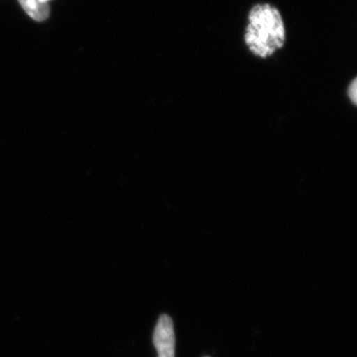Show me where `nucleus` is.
<instances>
[{"mask_svg":"<svg viewBox=\"0 0 357 357\" xmlns=\"http://www.w3.org/2000/svg\"><path fill=\"white\" fill-rule=\"evenodd\" d=\"M243 41L248 50L260 59L272 57L281 50L287 41V31L280 10L268 2L251 7Z\"/></svg>","mask_w":357,"mask_h":357,"instance_id":"nucleus-1","label":"nucleus"},{"mask_svg":"<svg viewBox=\"0 0 357 357\" xmlns=\"http://www.w3.org/2000/svg\"><path fill=\"white\" fill-rule=\"evenodd\" d=\"M357 79H354L351 84H349V89H347V96H349L351 102L356 105L357 98Z\"/></svg>","mask_w":357,"mask_h":357,"instance_id":"nucleus-4","label":"nucleus"},{"mask_svg":"<svg viewBox=\"0 0 357 357\" xmlns=\"http://www.w3.org/2000/svg\"><path fill=\"white\" fill-rule=\"evenodd\" d=\"M18 1L33 20L42 22L48 20L50 15V6L48 2H42L41 0H18Z\"/></svg>","mask_w":357,"mask_h":357,"instance_id":"nucleus-3","label":"nucleus"},{"mask_svg":"<svg viewBox=\"0 0 357 357\" xmlns=\"http://www.w3.org/2000/svg\"><path fill=\"white\" fill-rule=\"evenodd\" d=\"M42 2H48L49 3V1H50V0H41Z\"/></svg>","mask_w":357,"mask_h":357,"instance_id":"nucleus-5","label":"nucleus"},{"mask_svg":"<svg viewBox=\"0 0 357 357\" xmlns=\"http://www.w3.org/2000/svg\"><path fill=\"white\" fill-rule=\"evenodd\" d=\"M204 357H210V356H204Z\"/></svg>","mask_w":357,"mask_h":357,"instance_id":"nucleus-6","label":"nucleus"},{"mask_svg":"<svg viewBox=\"0 0 357 357\" xmlns=\"http://www.w3.org/2000/svg\"><path fill=\"white\" fill-rule=\"evenodd\" d=\"M158 357H175L176 338L172 319L167 314L160 317L153 335Z\"/></svg>","mask_w":357,"mask_h":357,"instance_id":"nucleus-2","label":"nucleus"}]
</instances>
